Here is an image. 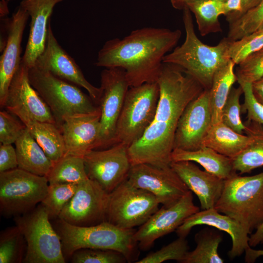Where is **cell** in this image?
<instances>
[{
    "label": "cell",
    "instance_id": "f907efd6",
    "mask_svg": "<svg viewBox=\"0 0 263 263\" xmlns=\"http://www.w3.org/2000/svg\"><path fill=\"white\" fill-rule=\"evenodd\" d=\"M6 0H1L0 1V15L3 16L8 13V10Z\"/></svg>",
    "mask_w": 263,
    "mask_h": 263
},
{
    "label": "cell",
    "instance_id": "1f68e13d",
    "mask_svg": "<svg viewBox=\"0 0 263 263\" xmlns=\"http://www.w3.org/2000/svg\"><path fill=\"white\" fill-rule=\"evenodd\" d=\"M46 177L49 184H79L89 178L83 157L73 155H65L54 163Z\"/></svg>",
    "mask_w": 263,
    "mask_h": 263
},
{
    "label": "cell",
    "instance_id": "52a82bcc",
    "mask_svg": "<svg viewBox=\"0 0 263 263\" xmlns=\"http://www.w3.org/2000/svg\"><path fill=\"white\" fill-rule=\"evenodd\" d=\"M49 220L41 204L30 212L14 218L27 244L24 263L66 262L60 237Z\"/></svg>",
    "mask_w": 263,
    "mask_h": 263
},
{
    "label": "cell",
    "instance_id": "4dcf8cb0",
    "mask_svg": "<svg viewBox=\"0 0 263 263\" xmlns=\"http://www.w3.org/2000/svg\"><path fill=\"white\" fill-rule=\"evenodd\" d=\"M222 240L220 233L207 228L202 229L195 236L196 248L188 251L182 263H224L218 253Z\"/></svg>",
    "mask_w": 263,
    "mask_h": 263
},
{
    "label": "cell",
    "instance_id": "c3c4849f",
    "mask_svg": "<svg viewBox=\"0 0 263 263\" xmlns=\"http://www.w3.org/2000/svg\"><path fill=\"white\" fill-rule=\"evenodd\" d=\"M261 0H242V9L241 13L238 18H239L240 17L244 14L248 10L255 7L260 2Z\"/></svg>",
    "mask_w": 263,
    "mask_h": 263
},
{
    "label": "cell",
    "instance_id": "603a6c76",
    "mask_svg": "<svg viewBox=\"0 0 263 263\" xmlns=\"http://www.w3.org/2000/svg\"><path fill=\"white\" fill-rule=\"evenodd\" d=\"M170 167L198 198L202 210L214 207L223 191L225 180L188 161L171 162Z\"/></svg>",
    "mask_w": 263,
    "mask_h": 263
},
{
    "label": "cell",
    "instance_id": "f6af8a7d",
    "mask_svg": "<svg viewBox=\"0 0 263 263\" xmlns=\"http://www.w3.org/2000/svg\"><path fill=\"white\" fill-rule=\"evenodd\" d=\"M248 243L251 247L263 244V222L253 233L250 235Z\"/></svg>",
    "mask_w": 263,
    "mask_h": 263
},
{
    "label": "cell",
    "instance_id": "8d00e7d4",
    "mask_svg": "<svg viewBox=\"0 0 263 263\" xmlns=\"http://www.w3.org/2000/svg\"><path fill=\"white\" fill-rule=\"evenodd\" d=\"M186 238L179 237L159 250L150 253L135 263H161L168 260L183 263L188 251Z\"/></svg>",
    "mask_w": 263,
    "mask_h": 263
},
{
    "label": "cell",
    "instance_id": "3957f363",
    "mask_svg": "<svg viewBox=\"0 0 263 263\" xmlns=\"http://www.w3.org/2000/svg\"><path fill=\"white\" fill-rule=\"evenodd\" d=\"M183 11L185 39L164 56L163 63L178 66L205 90H209L216 71L230 59L228 56L229 40L224 38L215 46L204 43L195 33L191 12L188 7Z\"/></svg>",
    "mask_w": 263,
    "mask_h": 263
},
{
    "label": "cell",
    "instance_id": "f5cc1de1",
    "mask_svg": "<svg viewBox=\"0 0 263 263\" xmlns=\"http://www.w3.org/2000/svg\"><path fill=\"white\" fill-rule=\"evenodd\" d=\"M6 0V1H8V0Z\"/></svg>",
    "mask_w": 263,
    "mask_h": 263
},
{
    "label": "cell",
    "instance_id": "d6a6232c",
    "mask_svg": "<svg viewBox=\"0 0 263 263\" xmlns=\"http://www.w3.org/2000/svg\"><path fill=\"white\" fill-rule=\"evenodd\" d=\"M27 249L24 237L16 225L2 230L0 234V263L23 262Z\"/></svg>",
    "mask_w": 263,
    "mask_h": 263
},
{
    "label": "cell",
    "instance_id": "ab89813d",
    "mask_svg": "<svg viewBox=\"0 0 263 263\" xmlns=\"http://www.w3.org/2000/svg\"><path fill=\"white\" fill-rule=\"evenodd\" d=\"M263 47V35L250 34L237 40H230L228 48L229 58L238 65L254 52Z\"/></svg>",
    "mask_w": 263,
    "mask_h": 263
},
{
    "label": "cell",
    "instance_id": "4316f807",
    "mask_svg": "<svg viewBox=\"0 0 263 263\" xmlns=\"http://www.w3.org/2000/svg\"><path fill=\"white\" fill-rule=\"evenodd\" d=\"M18 118L25 125L32 136L54 163L65 155L62 134L58 126L25 116Z\"/></svg>",
    "mask_w": 263,
    "mask_h": 263
},
{
    "label": "cell",
    "instance_id": "9a60e30c",
    "mask_svg": "<svg viewBox=\"0 0 263 263\" xmlns=\"http://www.w3.org/2000/svg\"><path fill=\"white\" fill-rule=\"evenodd\" d=\"M199 211L190 190L174 204L163 206L135 230L134 238L139 248L148 250L156 240L176 230L186 219Z\"/></svg>",
    "mask_w": 263,
    "mask_h": 263
},
{
    "label": "cell",
    "instance_id": "2e32d148",
    "mask_svg": "<svg viewBox=\"0 0 263 263\" xmlns=\"http://www.w3.org/2000/svg\"><path fill=\"white\" fill-rule=\"evenodd\" d=\"M28 72L29 68L21 62L9 87L3 108L18 118L25 116L57 124L50 109L31 85Z\"/></svg>",
    "mask_w": 263,
    "mask_h": 263
},
{
    "label": "cell",
    "instance_id": "7dc6e473",
    "mask_svg": "<svg viewBox=\"0 0 263 263\" xmlns=\"http://www.w3.org/2000/svg\"><path fill=\"white\" fill-rule=\"evenodd\" d=\"M252 87L254 96L263 105V77L252 83Z\"/></svg>",
    "mask_w": 263,
    "mask_h": 263
},
{
    "label": "cell",
    "instance_id": "e0dca14e",
    "mask_svg": "<svg viewBox=\"0 0 263 263\" xmlns=\"http://www.w3.org/2000/svg\"><path fill=\"white\" fill-rule=\"evenodd\" d=\"M211 125L209 90H205L188 104L182 114L175 134L174 149H200Z\"/></svg>",
    "mask_w": 263,
    "mask_h": 263
},
{
    "label": "cell",
    "instance_id": "74e56055",
    "mask_svg": "<svg viewBox=\"0 0 263 263\" xmlns=\"http://www.w3.org/2000/svg\"><path fill=\"white\" fill-rule=\"evenodd\" d=\"M73 263H125L128 262L121 253L113 250L82 248L70 257Z\"/></svg>",
    "mask_w": 263,
    "mask_h": 263
},
{
    "label": "cell",
    "instance_id": "f35d334b",
    "mask_svg": "<svg viewBox=\"0 0 263 263\" xmlns=\"http://www.w3.org/2000/svg\"><path fill=\"white\" fill-rule=\"evenodd\" d=\"M237 81L252 83L263 77V47L254 52L238 65Z\"/></svg>",
    "mask_w": 263,
    "mask_h": 263
},
{
    "label": "cell",
    "instance_id": "8fae6325",
    "mask_svg": "<svg viewBox=\"0 0 263 263\" xmlns=\"http://www.w3.org/2000/svg\"><path fill=\"white\" fill-rule=\"evenodd\" d=\"M100 81L97 103L100 111V131L95 150L115 145L117 122L130 87L124 70L119 68L104 69L101 73Z\"/></svg>",
    "mask_w": 263,
    "mask_h": 263
},
{
    "label": "cell",
    "instance_id": "bcb514c9",
    "mask_svg": "<svg viewBox=\"0 0 263 263\" xmlns=\"http://www.w3.org/2000/svg\"><path fill=\"white\" fill-rule=\"evenodd\" d=\"M244 261L247 263H252L260 257L263 256V249H254L249 247L245 251Z\"/></svg>",
    "mask_w": 263,
    "mask_h": 263
},
{
    "label": "cell",
    "instance_id": "ee69618b",
    "mask_svg": "<svg viewBox=\"0 0 263 263\" xmlns=\"http://www.w3.org/2000/svg\"><path fill=\"white\" fill-rule=\"evenodd\" d=\"M242 0H225L224 15L229 23L236 20L240 16L242 9Z\"/></svg>",
    "mask_w": 263,
    "mask_h": 263
},
{
    "label": "cell",
    "instance_id": "7402d4cb",
    "mask_svg": "<svg viewBox=\"0 0 263 263\" xmlns=\"http://www.w3.org/2000/svg\"><path fill=\"white\" fill-rule=\"evenodd\" d=\"M63 0H22L20 6L31 17L28 42L21 62L33 67L45 48L48 26L55 5Z\"/></svg>",
    "mask_w": 263,
    "mask_h": 263
},
{
    "label": "cell",
    "instance_id": "d4e9b609",
    "mask_svg": "<svg viewBox=\"0 0 263 263\" xmlns=\"http://www.w3.org/2000/svg\"><path fill=\"white\" fill-rule=\"evenodd\" d=\"M18 168L33 174L47 176L54 163L27 128L15 143Z\"/></svg>",
    "mask_w": 263,
    "mask_h": 263
},
{
    "label": "cell",
    "instance_id": "9c48e42d",
    "mask_svg": "<svg viewBox=\"0 0 263 263\" xmlns=\"http://www.w3.org/2000/svg\"><path fill=\"white\" fill-rule=\"evenodd\" d=\"M46 176L19 168L0 172V212L6 218L22 215L34 209L46 196Z\"/></svg>",
    "mask_w": 263,
    "mask_h": 263
},
{
    "label": "cell",
    "instance_id": "83f0119b",
    "mask_svg": "<svg viewBox=\"0 0 263 263\" xmlns=\"http://www.w3.org/2000/svg\"><path fill=\"white\" fill-rule=\"evenodd\" d=\"M235 64L229 60L215 73L209 90V102L212 124L222 121V112L232 86L237 81L234 71Z\"/></svg>",
    "mask_w": 263,
    "mask_h": 263
},
{
    "label": "cell",
    "instance_id": "484cf974",
    "mask_svg": "<svg viewBox=\"0 0 263 263\" xmlns=\"http://www.w3.org/2000/svg\"><path fill=\"white\" fill-rule=\"evenodd\" d=\"M251 140L250 136L237 132L221 121L211 125L203 139L202 146L210 148L233 159L246 148Z\"/></svg>",
    "mask_w": 263,
    "mask_h": 263
},
{
    "label": "cell",
    "instance_id": "ffe728a7",
    "mask_svg": "<svg viewBox=\"0 0 263 263\" xmlns=\"http://www.w3.org/2000/svg\"><path fill=\"white\" fill-rule=\"evenodd\" d=\"M214 227L229 234L232 246L228 252L231 259L241 256L250 247L249 233L236 220L218 212L214 207L199 211L191 215L176 230L178 237L186 238L191 229L199 225Z\"/></svg>",
    "mask_w": 263,
    "mask_h": 263
},
{
    "label": "cell",
    "instance_id": "6da1fadb",
    "mask_svg": "<svg viewBox=\"0 0 263 263\" xmlns=\"http://www.w3.org/2000/svg\"><path fill=\"white\" fill-rule=\"evenodd\" d=\"M157 82L159 97L153 121L142 136L128 147L132 166H170L179 119L188 104L205 90L190 75L169 63H163Z\"/></svg>",
    "mask_w": 263,
    "mask_h": 263
},
{
    "label": "cell",
    "instance_id": "ba28073f",
    "mask_svg": "<svg viewBox=\"0 0 263 263\" xmlns=\"http://www.w3.org/2000/svg\"><path fill=\"white\" fill-rule=\"evenodd\" d=\"M159 97L157 82L129 88L117 122L115 144L129 147L142 136L153 121Z\"/></svg>",
    "mask_w": 263,
    "mask_h": 263
},
{
    "label": "cell",
    "instance_id": "f1b7e54d",
    "mask_svg": "<svg viewBox=\"0 0 263 263\" xmlns=\"http://www.w3.org/2000/svg\"><path fill=\"white\" fill-rule=\"evenodd\" d=\"M244 124V132L251 140L240 154L232 159L234 169L240 174L249 173L263 167V126L248 120Z\"/></svg>",
    "mask_w": 263,
    "mask_h": 263
},
{
    "label": "cell",
    "instance_id": "836d02e7",
    "mask_svg": "<svg viewBox=\"0 0 263 263\" xmlns=\"http://www.w3.org/2000/svg\"><path fill=\"white\" fill-rule=\"evenodd\" d=\"M263 23V0L235 20L229 23L227 38L237 40L256 32Z\"/></svg>",
    "mask_w": 263,
    "mask_h": 263
},
{
    "label": "cell",
    "instance_id": "4fadbf2b",
    "mask_svg": "<svg viewBox=\"0 0 263 263\" xmlns=\"http://www.w3.org/2000/svg\"><path fill=\"white\" fill-rule=\"evenodd\" d=\"M109 193L90 178L78 184L77 189L60 212L58 218L79 226L106 221Z\"/></svg>",
    "mask_w": 263,
    "mask_h": 263
},
{
    "label": "cell",
    "instance_id": "d590c367",
    "mask_svg": "<svg viewBox=\"0 0 263 263\" xmlns=\"http://www.w3.org/2000/svg\"><path fill=\"white\" fill-rule=\"evenodd\" d=\"M243 94L242 87H232L222 112V122L234 131L243 134L245 126L243 122L241 114V105L240 98Z\"/></svg>",
    "mask_w": 263,
    "mask_h": 263
},
{
    "label": "cell",
    "instance_id": "e575fe53",
    "mask_svg": "<svg viewBox=\"0 0 263 263\" xmlns=\"http://www.w3.org/2000/svg\"><path fill=\"white\" fill-rule=\"evenodd\" d=\"M78 184H49L47 193L40 204L50 219L58 218L62 210L75 193Z\"/></svg>",
    "mask_w": 263,
    "mask_h": 263
},
{
    "label": "cell",
    "instance_id": "60d3db41",
    "mask_svg": "<svg viewBox=\"0 0 263 263\" xmlns=\"http://www.w3.org/2000/svg\"><path fill=\"white\" fill-rule=\"evenodd\" d=\"M14 115L7 111L0 112V144L15 143L26 128L20 120H18Z\"/></svg>",
    "mask_w": 263,
    "mask_h": 263
},
{
    "label": "cell",
    "instance_id": "681fc988",
    "mask_svg": "<svg viewBox=\"0 0 263 263\" xmlns=\"http://www.w3.org/2000/svg\"><path fill=\"white\" fill-rule=\"evenodd\" d=\"M189 0H170L172 7L175 9L183 10L187 7V3Z\"/></svg>",
    "mask_w": 263,
    "mask_h": 263
},
{
    "label": "cell",
    "instance_id": "277c9868",
    "mask_svg": "<svg viewBox=\"0 0 263 263\" xmlns=\"http://www.w3.org/2000/svg\"><path fill=\"white\" fill-rule=\"evenodd\" d=\"M54 227L60 237L65 258L70 257L77 250L92 248L118 251L129 263L138 261L139 247L134 229H122L107 221L79 226L58 218Z\"/></svg>",
    "mask_w": 263,
    "mask_h": 263
},
{
    "label": "cell",
    "instance_id": "f546056e",
    "mask_svg": "<svg viewBox=\"0 0 263 263\" xmlns=\"http://www.w3.org/2000/svg\"><path fill=\"white\" fill-rule=\"evenodd\" d=\"M225 0H189L187 7L195 17L200 34L205 36L221 32L219 17L224 15Z\"/></svg>",
    "mask_w": 263,
    "mask_h": 263
},
{
    "label": "cell",
    "instance_id": "5b68a950",
    "mask_svg": "<svg viewBox=\"0 0 263 263\" xmlns=\"http://www.w3.org/2000/svg\"><path fill=\"white\" fill-rule=\"evenodd\" d=\"M238 222L249 235L263 222V172L249 176L238 174L225 180L214 206Z\"/></svg>",
    "mask_w": 263,
    "mask_h": 263
},
{
    "label": "cell",
    "instance_id": "44dd1931",
    "mask_svg": "<svg viewBox=\"0 0 263 263\" xmlns=\"http://www.w3.org/2000/svg\"><path fill=\"white\" fill-rule=\"evenodd\" d=\"M29 15L19 6L7 26V36L0 59V106L3 108L11 81L19 68L21 57V43Z\"/></svg>",
    "mask_w": 263,
    "mask_h": 263
},
{
    "label": "cell",
    "instance_id": "ac0fdd59",
    "mask_svg": "<svg viewBox=\"0 0 263 263\" xmlns=\"http://www.w3.org/2000/svg\"><path fill=\"white\" fill-rule=\"evenodd\" d=\"M34 66L84 88L97 105L100 94V88L94 86L85 78L75 60L59 44L53 33L50 21L48 26L45 48Z\"/></svg>",
    "mask_w": 263,
    "mask_h": 263
},
{
    "label": "cell",
    "instance_id": "816d5d0a",
    "mask_svg": "<svg viewBox=\"0 0 263 263\" xmlns=\"http://www.w3.org/2000/svg\"><path fill=\"white\" fill-rule=\"evenodd\" d=\"M251 34L254 36L263 35V23L256 32Z\"/></svg>",
    "mask_w": 263,
    "mask_h": 263
},
{
    "label": "cell",
    "instance_id": "cb8c5ba5",
    "mask_svg": "<svg viewBox=\"0 0 263 263\" xmlns=\"http://www.w3.org/2000/svg\"><path fill=\"white\" fill-rule=\"evenodd\" d=\"M171 162L188 161L197 163L205 170L224 180L236 175L232 159L212 149L202 146L195 150L173 149Z\"/></svg>",
    "mask_w": 263,
    "mask_h": 263
},
{
    "label": "cell",
    "instance_id": "7a4b0ae2",
    "mask_svg": "<svg viewBox=\"0 0 263 263\" xmlns=\"http://www.w3.org/2000/svg\"><path fill=\"white\" fill-rule=\"evenodd\" d=\"M181 35L179 29L165 28L134 30L123 38L107 41L95 65L124 70L130 87L157 82L164 56L175 48Z\"/></svg>",
    "mask_w": 263,
    "mask_h": 263
},
{
    "label": "cell",
    "instance_id": "30bf717a",
    "mask_svg": "<svg viewBox=\"0 0 263 263\" xmlns=\"http://www.w3.org/2000/svg\"><path fill=\"white\" fill-rule=\"evenodd\" d=\"M160 204L154 195L127 179L109 193L106 221L122 229H133L144 224Z\"/></svg>",
    "mask_w": 263,
    "mask_h": 263
},
{
    "label": "cell",
    "instance_id": "d6986e66",
    "mask_svg": "<svg viewBox=\"0 0 263 263\" xmlns=\"http://www.w3.org/2000/svg\"><path fill=\"white\" fill-rule=\"evenodd\" d=\"M100 111L65 117L59 127L63 137L65 155L83 157L96 148L100 131Z\"/></svg>",
    "mask_w": 263,
    "mask_h": 263
},
{
    "label": "cell",
    "instance_id": "5bb4252c",
    "mask_svg": "<svg viewBox=\"0 0 263 263\" xmlns=\"http://www.w3.org/2000/svg\"><path fill=\"white\" fill-rule=\"evenodd\" d=\"M127 179L133 186L152 193L164 206L174 204L189 190L170 165H132Z\"/></svg>",
    "mask_w": 263,
    "mask_h": 263
},
{
    "label": "cell",
    "instance_id": "7bdbcfd3",
    "mask_svg": "<svg viewBox=\"0 0 263 263\" xmlns=\"http://www.w3.org/2000/svg\"><path fill=\"white\" fill-rule=\"evenodd\" d=\"M18 168L16 149L12 144H0V172Z\"/></svg>",
    "mask_w": 263,
    "mask_h": 263
},
{
    "label": "cell",
    "instance_id": "8992f818",
    "mask_svg": "<svg viewBox=\"0 0 263 263\" xmlns=\"http://www.w3.org/2000/svg\"><path fill=\"white\" fill-rule=\"evenodd\" d=\"M30 82L48 106L59 126L63 119L99 109L79 86L35 66L29 68Z\"/></svg>",
    "mask_w": 263,
    "mask_h": 263
},
{
    "label": "cell",
    "instance_id": "7c38bea8",
    "mask_svg": "<svg viewBox=\"0 0 263 263\" xmlns=\"http://www.w3.org/2000/svg\"><path fill=\"white\" fill-rule=\"evenodd\" d=\"M128 147L117 143L108 148L91 150L83 157L88 177L109 193L128 178L132 167Z\"/></svg>",
    "mask_w": 263,
    "mask_h": 263
},
{
    "label": "cell",
    "instance_id": "b9f144b4",
    "mask_svg": "<svg viewBox=\"0 0 263 263\" xmlns=\"http://www.w3.org/2000/svg\"><path fill=\"white\" fill-rule=\"evenodd\" d=\"M239 84L243 89L244 96V101L241 105V112L247 113V120L263 126V105L254 96L252 83L240 82Z\"/></svg>",
    "mask_w": 263,
    "mask_h": 263
}]
</instances>
